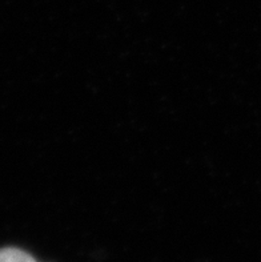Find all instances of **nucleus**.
Masks as SVG:
<instances>
[{"instance_id": "f257e3e1", "label": "nucleus", "mask_w": 261, "mask_h": 262, "mask_svg": "<svg viewBox=\"0 0 261 262\" xmlns=\"http://www.w3.org/2000/svg\"><path fill=\"white\" fill-rule=\"evenodd\" d=\"M0 262H36L31 254L16 248L0 249Z\"/></svg>"}]
</instances>
